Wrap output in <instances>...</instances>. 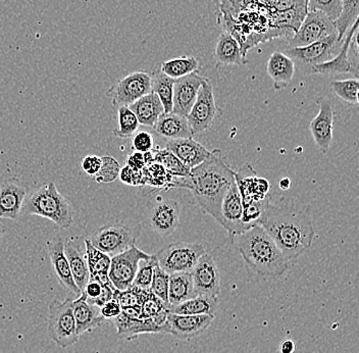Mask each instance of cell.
Masks as SVG:
<instances>
[{"label":"cell","mask_w":359,"mask_h":353,"mask_svg":"<svg viewBox=\"0 0 359 353\" xmlns=\"http://www.w3.org/2000/svg\"><path fill=\"white\" fill-rule=\"evenodd\" d=\"M104 285L107 284H102V283L93 280V279H89L88 283H87L82 293L86 296L87 301L89 303L95 305L96 301L100 299L101 294H102Z\"/></svg>","instance_id":"cell-48"},{"label":"cell","mask_w":359,"mask_h":353,"mask_svg":"<svg viewBox=\"0 0 359 353\" xmlns=\"http://www.w3.org/2000/svg\"><path fill=\"white\" fill-rule=\"evenodd\" d=\"M165 149L176 155L190 170L201 165L212 154L193 138L168 139Z\"/></svg>","instance_id":"cell-23"},{"label":"cell","mask_w":359,"mask_h":353,"mask_svg":"<svg viewBox=\"0 0 359 353\" xmlns=\"http://www.w3.org/2000/svg\"><path fill=\"white\" fill-rule=\"evenodd\" d=\"M213 58L221 66H243L247 64L246 56L241 51V45L234 35L229 32L219 35Z\"/></svg>","instance_id":"cell-25"},{"label":"cell","mask_w":359,"mask_h":353,"mask_svg":"<svg viewBox=\"0 0 359 353\" xmlns=\"http://www.w3.org/2000/svg\"><path fill=\"white\" fill-rule=\"evenodd\" d=\"M198 60L194 56H182V58L167 60L163 62L161 67V71L165 75L175 80L195 73L198 71Z\"/></svg>","instance_id":"cell-35"},{"label":"cell","mask_w":359,"mask_h":353,"mask_svg":"<svg viewBox=\"0 0 359 353\" xmlns=\"http://www.w3.org/2000/svg\"><path fill=\"white\" fill-rule=\"evenodd\" d=\"M100 309L101 316L104 320H111V319L114 320L122 312V307H120L116 299H111V301L103 305Z\"/></svg>","instance_id":"cell-49"},{"label":"cell","mask_w":359,"mask_h":353,"mask_svg":"<svg viewBox=\"0 0 359 353\" xmlns=\"http://www.w3.org/2000/svg\"><path fill=\"white\" fill-rule=\"evenodd\" d=\"M26 195V189L17 180L4 181L0 186V219L17 220Z\"/></svg>","instance_id":"cell-22"},{"label":"cell","mask_w":359,"mask_h":353,"mask_svg":"<svg viewBox=\"0 0 359 353\" xmlns=\"http://www.w3.org/2000/svg\"><path fill=\"white\" fill-rule=\"evenodd\" d=\"M129 107L138 119L139 124L147 127L154 128L159 116L165 114L163 103L154 92H150L143 98H139L129 105Z\"/></svg>","instance_id":"cell-29"},{"label":"cell","mask_w":359,"mask_h":353,"mask_svg":"<svg viewBox=\"0 0 359 353\" xmlns=\"http://www.w3.org/2000/svg\"><path fill=\"white\" fill-rule=\"evenodd\" d=\"M309 11H318L336 21L342 11L341 0H307Z\"/></svg>","instance_id":"cell-45"},{"label":"cell","mask_w":359,"mask_h":353,"mask_svg":"<svg viewBox=\"0 0 359 353\" xmlns=\"http://www.w3.org/2000/svg\"><path fill=\"white\" fill-rule=\"evenodd\" d=\"M151 92V74L137 71L126 76L107 91L114 107H129Z\"/></svg>","instance_id":"cell-10"},{"label":"cell","mask_w":359,"mask_h":353,"mask_svg":"<svg viewBox=\"0 0 359 353\" xmlns=\"http://www.w3.org/2000/svg\"><path fill=\"white\" fill-rule=\"evenodd\" d=\"M358 79L356 78L331 83L332 92L350 105H358Z\"/></svg>","instance_id":"cell-40"},{"label":"cell","mask_w":359,"mask_h":353,"mask_svg":"<svg viewBox=\"0 0 359 353\" xmlns=\"http://www.w3.org/2000/svg\"><path fill=\"white\" fill-rule=\"evenodd\" d=\"M318 109L316 118L309 124V130L314 142L323 154H327L333 142L334 118L335 111L333 105L324 98H318Z\"/></svg>","instance_id":"cell-17"},{"label":"cell","mask_w":359,"mask_h":353,"mask_svg":"<svg viewBox=\"0 0 359 353\" xmlns=\"http://www.w3.org/2000/svg\"><path fill=\"white\" fill-rule=\"evenodd\" d=\"M182 179L181 188L189 189L201 210L219 222L224 194L235 183V171L222 159L221 150H212L203 163L191 168L189 177Z\"/></svg>","instance_id":"cell-2"},{"label":"cell","mask_w":359,"mask_h":353,"mask_svg":"<svg viewBox=\"0 0 359 353\" xmlns=\"http://www.w3.org/2000/svg\"><path fill=\"white\" fill-rule=\"evenodd\" d=\"M140 227H132L123 222H109L90 236L89 241L101 253L116 255L136 244Z\"/></svg>","instance_id":"cell-7"},{"label":"cell","mask_w":359,"mask_h":353,"mask_svg":"<svg viewBox=\"0 0 359 353\" xmlns=\"http://www.w3.org/2000/svg\"><path fill=\"white\" fill-rule=\"evenodd\" d=\"M266 69L276 90L286 88L295 74V62L280 51H273L269 56Z\"/></svg>","instance_id":"cell-26"},{"label":"cell","mask_w":359,"mask_h":353,"mask_svg":"<svg viewBox=\"0 0 359 353\" xmlns=\"http://www.w3.org/2000/svg\"><path fill=\"white\" fill-rule=\"evenodd\" d=\"M242 218H243V202L235 181L224 194L221 211H219V224L228 232L231 241H233L236 236L252 228L244 224Z\"/></svg>","instance_id":"cell-14"},{"label":"cell","mask_w":359,"mask_h":353,"mask_svg":"<svg viewBox=\"0 0 359 353\" xmlns=\"http://www.w3.org/2000/svg\"><path fill=\"white\" fill-rule=\"evenodd\" d=\"M232 243L246 265L258 275L277 278L288 271V260L260 225L236 236Z\"/></svg>","instance_id":"cell-3"},{"label":"cell","mask_w":359,"mask_h":353,"mask_svg":"<svg viewBox=\"0 0 359 353\" xmlns=\"http://www.w3.org/2000/svg\"><path fill=\"white\" fill-rule=\"evenodd\" d=\"M215 316L210 314H178L170 312L163 325V333L180 340H191L202 334L210 325Z\"/></svg>","instance_id":"cell-15"},{"label":"cell","mask_w":359,"mask_h":353,"mask_svg":"<svg viewBox=\"0 0 359 353\" xmlns=\"http://www.w3.org/2000/svg\"><path fill=\"white\" fill-rule=\"evenodd\" d=\"M85 258L88 265L90 279L102 284H111L109 278L111 258L109 254L101 253L89 241L85 240ZM112 285V284H111Z\"/></svg>","instance_id":"cell-30"},{"label":"cell","mask_w":359,"mask_h":353,"mask_svg":"<svg viewBox=\"0 0 359 353\" xmlns=\"http://www.w3.org/2000/svg\"><path fill=\"white\" fill-rule=\"evenodd\" d=\"M148 293H149V290L131 286L123 291L114 290V299L118 301L122 309H127V307H141L145 298H147Z\"/></svg>","instance_id":"cell-41"},{"label":"cell","mask_w":359,"mask_h":353,"mask_svg":"<svg viewBox=\"0 0 359 353\" xmlns=\"http://www.w3.org/2000/svg\"><path fill=\"white\" fill-rule=\"evenodd\" d=\"M258 225L271 236L289 264L309 251L316 237L311 206L294 199L269 201Z\"/></svg>","instance_id":"cell-1"},{"label":"cell","mask_w":359,"mask_h":353,"mask_svg":"<svg viewBox=\"0 0 359 353\" xmlns=\"http://www.w3.org/2000/svg\"><path fill=\"white\" fill-rule=\"evenodd\" d=\"M175 79L168 77L161 69L151 74V92L156 93L163 103L165 114L172 112Z\"/></svg>","instance_id":"cell-34"},{"label":"cell","mask_w":359,"mask_h":353,"mask_svg":"<svg viewBox=\"0 0 359 353\" xmlns=\"http://www.w3.org/2000/svg\"><path fill=\"white\" fill-rule=\"evenodd\" d=\"M168 283H170V274L163 271L156 262L149 290L156 298L167 303H168Z\"/></svg>","instance_id":"cell-44"},{"label":"cell","mask_w":359,"mask_h":353,"mask_svg":"<svg viewBox=\"0 0 359 353\" xmlns=\"http://www.w3.org/2000/svg\"><path fill=\"white\" fill-rule=\"evenodd\" d=\"M118 335L127 340H132L141 334H156L161 333V328L150 319L132 318L121 312L118 318L114 319Z\"/></svg>","instance_id":"cell-28"},{"label":"cell","mask_w":359,"mask_h":353,"mask_svg":"<svg viewBox=\"0 0 359 353\" xmlns=\"http://www.w3.org/2000/svg\"><path fill=\"white\" fill-rule=\"evenodd\" d=\"M118 178H120L121 181H122L123 183L127 184V185H144V176H143L142 171L132 170V168L127 165L121 168Z\"/></svg>","instance_id":"cell-47"},{"label":"cell","mask_w":359,"mask_h":353,"mask_svg":"<svg viewBox=\"0 0 359 353\" xmlns=\"http://www.w3.org/2000/svg\"><path fill=\"white\" fill-rule=\"evenodd\" d=\"M358 30V20L351 27L345 35L340 51L335 58L323 64L316 65L309 67V73L311 75L336 76L341 74H351L354 78L358 79V69L352 66L348 58V48L354 33Z\"/></svg>","instance_id":"cell-19"},{"label":"cell","mask_w":359,"mask_h":353,"mask_svg":"<svg viewBox=\"0 0 359 353\" xmlns=\"http://www.w3.org/2000/svg\"><path fill=\"white\" fill-rule=\"evenodd\" d=\"M47 248H48V255L50 258L53 272H55L57 280L60 281V285L66 288L67 291L71 292L73 295L79 298L81 295V292L74 282L73 276H72L69 260H67L66 253H65L64 239L60 236H56L48 242Z\"/></svg>","instance_id":"cell-21"},{"label":"cell","mask_w":359,"mask_h":353,"mask_svg":"<svg viewBox=\"0 0 359 353\" xmlns=\"http://www.w3.org/2000/svg\"><path fill=\"white\" fill-rule=\"evenodd\" d=\"M154 128L157 134L168 139L193 138L194 136L187 118L174 112L161 114Z\"/></svg>","instance_id":"cell-27"},{"label":"cell","mask_w":359,"mask_h":353,"mask_svg":"<svg viewBox=\"0 0 359 353\" xmlns=\"http://www.w3.org/2000/svg\"><path fill=\"white\" fill-rule=\"evenodd\" d=\"M100 166L101 157L97 156V155H87L81 163L82 170L91 177H93L100 171Z\"/></svg>","instance_id":"cell-50"},{"label":"cell","mask_w":359,"mask_h":353,"mask_svg":"<svg viewBox=\"0 0 359 353\" xmlns=\"http://www.w3.org/2000/svg\"><path fill=\"white\" fill-rule=\"evenodd\" d=\"M279 187L283 191H288L291 188V180L288 177L283 178L280 181Z\"/></svg>","instance_id":"cell-53"},{"label":"cell","mask_w":359,"mask_h":353,"mask_svg":"<svg viewBox=\"0 0 359 353\" xmlns=\"http://www.w3.org/2000/svg\"><path fill=\"white\" fill-rule=\"evenodd\" d=\"M150 256V254L145 253L136 247V245L111 256L109 278L114 289L123 291L131 287L138 269L139 262L141 260H147Z\"/></svg>","instance_id":"cell-12"},{"label":"cell","mask_w":359,"mask_h":353,"mask_svg":"<svg viewBox=\"0 0 359 353\" xmlns=\"http://www.w3.org/2000/svg\"><path fill=\"white\" fill-rule=\"evenodd\" d=\"M142 172L144 176V185L165 189V190H167L165 187H178L177 181L175 180L176 177L172 176L163 166L156 161L145 166Z\"/></svg>","instance_id":"cell-36"},{"label":"cell","mask_w":359,"mask_h":353,"mask_svg":"<svg viewBox=\"0 0 359 353\" xmlns=\"http://www.w3.org/2000/svg\"><path fill=\"white\" fill-rule=\"evenodd\" d=\"M145 222L154 232L161 237L174 234L180 224L181 206L177 200L156 195L148 200Z\"/></svg>","instance_id":"cell-8"},{"label":"cell","mask_w":359,"mask_h":353,"mask_svg":"<svg viewBox=\"0 0 359 353\" xmlns=\"http://www.w3.org/2000/svg\"><path fill=\"white\" fill-rule=\"evenodd\" d=\"M191 276L196 295L219 296L221 293V274L210 254L201 256Z\"/></svg>","instance_id":"cell-16"},{"label":"cell","mask_w":359,"mask_h":353,"mask_svg":"<svg viewBox=\"0 0 359 353\" xmlns=\"http://www.w3.org/2000/svg\"><path fill=\"white\" fill-rule=\"evenodd\" d=\"M195 296L197 295L193 287L191 273L170 274L168 283V303L170 307H177Z\"/></svg>","instance_id":"cell-31"},{"label":"cell","mask_w":359,"mask_h":353,"mask_svg":"<svg viewBox=\"0 0 359 353\" xmlns=\"http://www.w3.org/2000/svg\"><path fill=\"white\" fill-rule=\"evenodd\" d=\"M121 166L114 157H101L100 171L94 175L93 180L98 184L111 183L116 181L120 175Z\"/></svg>","instance_id":"cell-42"},{"label":"cell","mask_w":359,"mask_h":353,"mask_svg":"<svg viewBox=\"0 0 359 353\" xmlns=\"http://www.w3.org/2000/svg\"><path fill=\"white\" fill-rule=\"evenodd\" d=\"M343 40H339L338 32L335 31L324 39L313 44L303 47H287L285 55L291 58L294 62H298L309 69L335 58L340 51Z\"/></svg>","instance_id":"cell-9"},{"label":"cell","mask_w":359,"mask_h":353,"mask_svg":"<svg viewBox=\"0 0 359 353\" xmlns=\"http://www.w3.org/2000/svg\"><path fill=\"white\" fill-rule=\"evenodd\" d=\"M126 165L134 171H142L145 168L144 154L142 152H134L127 157Z\"/></svg>","instance_id":"cell-51"},{"label":"cell","mask_w":359,"mask_h":353,"mask_svg":"<svg viewBox=\"0 0 359 353\" xmlns=\"http://www.w3.org/2000/svg\"><path fill=\"white\" fill-rule=\"evenodd\" d=\"M205 78L202 77L197 72L177 79L174 84L172 112L187 116L196 100L197 94Z\"/></svg>","instance_id":"cell-20"},{"label":"cell","mask_w":359,"mask_h":353,"mask_svg":"<svg viewBox=\"0 0 359 353\" xmlns=\"http://www.w3.org/2000/svg\"><path fill=\"white\" fill-rule=\"evenodd\" d=\"M73 312L76 327L80 336L84 333L93 331L104 321L101 316L100 307L89 303L83 293L73 300Z\"/></svg>","instance_id":"cell-24"},{"label":"cell","mask_w":359,"mask_h":353,"mask_svg":"<svg viewBox=\"0 0 359 353\" xmlns=\"http://www.w3.org/2000/svg\"><path fill=\"white\" fill-rule=\"evenodd\" d=\"M25 215H34L55 222L62 229L74 224V210L71 202L65 199L55 183H47L25 199L22 208Z\"/></svg>","instance_id":"cell-4"},{"label":"cell","mask_w":359,"mask_h":353,"mask_svg":"<svg viewBox=\"0 0 359 353\" xmlns=\"http://www.w3.org/2000/svg\"><path fill=\"white\" fill-rule=\"evenodd\" d=\"M154 161L165 168L172 176L177 178L189 177L190 168L184 165L174 154L168 149H157L154 152Z\"/></svg>","instance_id":"cell-38"},{"label":"cell","mask_w":359,"mask_h":353,"mask_svg":"<svg viewBox=\"0 0 359 353\" xmlns=\"http://www.w3.org/2000/svg\"><path fill=\"white\" fill-rule=\"evenodd\" d=\"M205 248L201 243L177 242L165 245L154 254L159 267L168 274L191 273Z\"/></svg>","instance_id":"cell-6"},{"label":"cell","mask_w":359,"mask_h":353,"mask_svg":"<svg viewBox=\"0 0 359 353\" xmlns=\"http://www.w3.org/2000/svg\"><path fill=\"white\" fill-rule=\"evenodd\" d=\"M295 352V343L290 339H287L280 345V352L282 353H294Z\"/></svg>","instance_id":"cell-52"},{"label":"cell","mask_w":359,"mask_h":353,"mask_svg":"<svg viewBox=\"0 0 359 353\" xmlns=\"http://www.w3.org/2000/svg\"><path fill=\"white\" fill-rule=\"evenodd\" d=\"M156 262L154 254L147 260H141L139 262L138 269H137L132 286L140 288L143 290H149L152 277H154V265H156Z\"/></svg>","instance_id":"cell-43"},{"label":"cell","mask_w":359,"mask_h":353,"mask_svg":"<svg viewBox=\"0 0 359 353\" xmlns=\"http://www.w3.org/2000/svg\"><path fill=\"white\" fill-rule=\"evenodd\" d=\"M138 119L129 107H118V127L114 130V135L118 138L128 139L138 131Z\"/></svg>","instance_id":"cell-39"},{"label":"cell","mask_w":359,"mask_h":353,"mask_svg":"<svg viewBox=\"0 0 359 353\" xmlns=\"http://www.w3.org/2000/svg\"><path fill=\"white\" fill-rule=\"evenodd\" d=\"M219 296L197 295L195 298L172 307L170 312L178 314H210L215 316L219 307Z\"/></svg>","instance_id":"cell-33"},{"label":"cell","mask_w":359,"mask_h":353,"mask_svg":"<svg viewBox=\"0 0 359 353\" xmlns=\"http://www.w3.org/2000/svg\"><path fill=\"white\" fill-rule=\"evenodd\" d=\"M342 11L335 21L336 30L340 41L344 39L350 27L358 20L359 0H341Z\"/></svg>","instance_id":"cell-37"},{"label":"cell","mask_w":359,"mask_h":353,"mask_svg":"<svg viewBox=\"0 0 359 353\" xmlns=\"http://www.w3.org/2000/svg\"><path fill=\"white\" fill-rule=\"evenodd\" d=\"M219 112V109L215 105L212 83L205 78L199 89L192 109L186 116L189 121L193 134H201L210 129Z\"/></svg>","instance_id":"cell-13"},{"label":"cell","mask_w":359,"mask_h":353,"mask_svg":"<svg viewBox=\"0 0 359 353\" xmlns=\"http://www.w3.org/2000/svg\"><path fill=\"white\" fill-rule=\"evenodd\" d=\"M65 253H66L67 260H69L74 282H75L78 289L82 293L90 279L86 258L81 253L80 249L76 245H74L71 239L65 242Z\"/></svg>","instance_id":"cell-32"},{"label":"cell","mask_w":359,"mask_h":353,"mask_svg":"<svg viewBox=\"0 0 359 353\" xmlns=\"http://www.w3.org/2000/svg\"><path fill=\"white\" fill-rule=\"evenodd\" d=\"M4 225L0 222V242H1L2 237H4Z\"/></svg>","instance_id":"cell-54"},{"label":"cell","mask_w":359,"mask_h":353,"mask_svg":"<svg viewBox=\"0 0 359 353\" xmlns=\"http://www.w3.org/2000/svg\"><path fill=\"white\" fill-rule=\"evenodd\" d=\"M335 21L322 11H309L299 28L289 39L288 47H303L324 39L335 32Z\"/></svg>","instance_id":"cell-11"},{"label":"cell","mask_w":359,"mask_h":353,"mask_svg":"<svg viewBox=\"0 0 359 353\" xmlns=\"http://www.w3.org/2000/svg\"><path fill=\"white\" fill-rule=\"evenodd\" d=\"M154 139L149 132L139 131L132 136V147L135 152H151L154 149Z\"/></svg>","instance_id":"cell-46"},{"label":"cell","mask_w":359,"mask_h":353,"mask_svg":"<svg viewBox=\"0 0 359 353\" xmlns=\"http://www.w3.org/2000/svg\"><path fill=\"white\" fill-rule=\"evenodd\" d=\"M235 181L243 204L264 201L271 197V184L268 180L258 177L257 172L248 164L238 172L235 171Z\"/></svg>","instance_id":"cell-18"},{"label":"cell","mask_w":359,"mask_h":353,"mask_svg":"<svg viewBox=\"0 0 359 353\" xmlns=\"http://www.w3.org/2000/svg\"><path fill=\"white\" fill-rule=\"evenodd\" d=\"M73 300L71 298L64 301L53 299L49 305L48 335L60 348L69 347L80 339L74 317Z\"/></svg>","instance_id":"cell-5"}]
</instances>
